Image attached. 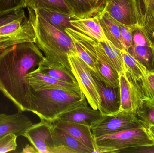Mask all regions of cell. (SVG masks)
Listing matches in <instances>:
<instances>
[{
  "label": "cell",
  "instance_id": "obj_11",
  "mask_svg": "<svg viewBox=\"0 0 154 153\" xmlns=\"http://www.w3.org/2000/svg\"><path fill=\"white\" fill-rule=\"evenodd\" d=\"M53 123L41 119L38 124L32 125L24 133L26 137L38 153H49L52 146Z\"/></svg>",
  "mask_w": 154,
  "mask_h": 153
},
{
  "label": "cell",
  "instance_id": "obj_30",
  "mask_svg": "<svg viewBox=\"0 0 154 153\" xmlns=\"http://www.w3.org/2000/svg\"><path fill=\"white\" fill-rule=\"evenodd\" d=\"M72 39L75 44L77 54L79 57L85 63L91 70L95 72L96 71L95 65L97 63L96 55H94L83 45H82L75 40L73 39Z\"/></svg>",
  "mask_w": 154,
  "mask_h": 153
},
{
  "label": "cell",
  "instance_id": "obj_16",
  "mask_svg": "<svg viewBox=\"0 0 154 153\" xmlns=\"http://www.w3.org/2000/svg\"><path fill=\"white\" fill-rule=\"evenodd\" d=\"M53 125L63 130L82 143L89 148L94 153L96 150L95 137L89 126L68 121L56 120Z\"/></svg>",
  "mask_w": 154,
  "mask_h": 153
},
{
  "label": "cell",
  "instance_id": "obj_32",
  "mask_svg": "<svg viewBox=\"0 0 154 153\" xmlns=\"http://www.w3.org/2000/svg\"><path fill=\"white\" fill-rule=\"evenodd\" d=\"M17 136L10 134L0 139V153L8 152L15 151L17 147L16 143Z\"/></svg>",
  "mask_w": 154,
  "mask_h": 153
},
{
  "label": "cell",
  "instance_id": "obj_33",
  "mask_svg": "<svg viewBox=\"0 0 154 153\" xmlns=\"http://www.w3.org/2000/svg\"><path fill=\"white\" fill-rule=\"evenodd\" d=\"M25 7V0H0V13Z\"/></svg>",
  "mask_w": 154,
  "mask_h": 153
},
{
  "label": "cell",
  "instance_id": "obj_12",
  "mask_svg": "<svg viewBox=\"0 0 154 153\" xmlns=\"http://www.w3.org/2000/svg\"><path fill=\"white\" fill-rule=\"evenodd\" d=\"M93 45L97 58L95 72L106 83L113 87H119V74L109 61L101 43L93 38Z\"/></svg>",
  "mask_w": 154,
  "mask_h": 153
},
{
  "label": "cell",
  "instance_id": "obj_27",
  "mask_svg": "<svg viewBox=\"0 0 154 153\" xmlns=\"http://www.w3.org/2000/svg\"><path fill=\"white\" fill-rule=\"evenodd\" d=\"M100 42L109 61L119 75L126 73V69L121 54V50L116 47L109 40Z\"/></svg>",
  "mask_w": 154,
  "mask_h": 153
},
{
  "label": "cell",
  "instance_id": "obj_20",
  "mask_svg": "<svg viewBox=\"0 0 154 153\" xmlns=\"http://www.w3.org/2000/svg\"><path fill=\"white\" fill-rule=\"evenodd\" d=\"M52 146L50 150L52 147L62 146L73 150L75 153H92L89 148L54 125L52 128Z\"/></svg>",
  "mask_w": 154,
  "mask_h": 153
},
{
  "label": "cell",
  "instance_id": "obj_39",
  "mask_svg": "<svg viewBox=\"0 0 154 153\" xmlns=\"http://www.w3.org/2000/svg\"><path fill=\"white\" fill-rule=\"evenodd\" d=\"M153 49H154V46H153Z\"/></svg>",
  "mask_w": 154,
  "mask_h": 153
},
{
  "label": "cell",
  "instance_id": "obj_38",
  "mask_svg": "<svg viewBox=\"0 0 154 153\" xmlns=\"http://www.w3.org/2000/svg\"><path fill=\"white\" fill-rule=\"evenodd\" d=\"M92 1L95 4L99 5V2L100 1V0H92Z\"/></svg>",
  "mask_w": 154,
  "mask_h": 153
},
{
  "label": "cell",
  "instance_id": "obj_13",
  "mask_svg": "<svg viewBox=\"0 0 154 153\" xmlns=\"http://www.w3.org/2000/svg\"><path fill=\"white\" fill-rule=\"evenodd\" d=\"M87 100L79 106L60 114L57 120L79 123L90 126L103 117L99 110L88 107Z\"/></svg>",
  "mask_w": 154,
  "mask_h": 153
},
{
  "label": "cell",
  "instance_id": "obj_18",
  "mask_svg": "<svg viewBox=\"0 0 154 153\" xmlns=\"http://www.w3.org/2000/svg\"><path fill=\"white\" fill-rule=\"evenodd\" d=\"M36 70L41 73L65 82L78 84L72 71L63 65L50 61L45 57Z\"/></svg>",
  "mask_w": 154,
  "mask_h": 153
},
{
  "label": "cell",
  "instance_id": "obj_22",
  "mask_svg": "<svg viewBox=\"0 0 154 153\" xmlns=\"http://www.w3.org/2000/svg\"><path fill=\"white\" fill-rule=\"evenodd\" d=\"M141 16V30L154 45V0H137Z\"/></svg>",
  "mask_w": 154,
  "mask_h": 153
},
{
  "label": "cell",
  "instance_id": "obj_37",
  "mask_svg": "<svg viewBox=\"0 0 154 153\" xmlns=\"http://www.w3.org/2000/svg\"><path fill=\"white\" fill-rule=\"evenodd\" d=\"M146 130L154 143V125H150Z\"/></svg>",
  "mask_w": 154,
  "mask_h": 153
},
{
  "label": "cell",
  "instance_id": "obj_24",
  "mask_svg": "<svg viewBox=\"0 0 154 153\" xmlns=\"http://www.w3.org/2000/svg\"><path fill=\"white\" fill-rule=\"evenodd\" d=\"M154 46L132 44L126 50L149 71H154Z\"/></svg>",
  "mask_w": 154,
  "mask_h": 153
},
{
  "label": "cell",
  "instance_id": "obj_25",
  "mask_svg": "<svg viewBox=\"0 0 154 153\" xmlns=\"http://www.w3.org/2000/svg\"><path fill=\"white\" fill-rule=\"evenodd\" d=\"M26 7L34 10L47 9L74 15V12L64 0H25Z\"/></svg>",
  "mask_w": 154,
  "mask_h": 153
},
{
  "label": "cell",
  "instance_id": "obj_31",
  "mask_svg": "<svg viewBox=\"0 0 154 153\" xmlns=\"http://www.w3.org/2000/svg\"><path fill=\"white\" fill-rule=\"evenodd\" d=\"M117 23L119 27L120 40L123 49L127 50L132 45L133 32L136 29L139 28L126 26L119 23L118 22H117Z\"/></svg>",
  "mask_w": 154,
  "mask_h": 153
},
{
  "label": "cell",
  "instance_id": "obj_10",
  "mask_svg": "<svg viewBox=\"0 0 154 153\" xmlns=\"http://www.w3.org/2000/svg\"><path fill=\"white\" fill-rule=\"evenodd\" d=\"M25 81L31 88L35 90H60L83 94L78 84L65 82L57 80L41 73L36 69L26 75Z\"/></svg>",
  "mask_w": 154,
  "mask_h": 153
},
{
  "label": "cell",
  "instance_id": "obj_9",
  "mask_svg": "<svg viewBox=\"0 0 154 153\" xmlns=\"http://www.w3.org/2000/svg\"><path fill=\"white\" fill-rule=\"evenodd\" d=\"M90 71L100 99L98 110L102 116L113 115L119 112L121 105L119 86L115 87L109 85L101 80L94 71L91 69Z\"/></svg>",
  "mask_w": 154,
  "mask_h": 153
},
{
  "label": "cell",
  "instance_id": "obj_35",
  "mask_svg": "<svg viewBox=\"0 0 154 153\" xmlns=\"http://www.w3.org/2000/svg\"><path fill=\"white\" fill-rule=\"evenodd\" d=\"M119 153H154V144L128 147L118 151Z\"/></svg>",
  "mask_w": 154,
  "mask_h": 153
},
{
  "label": "cell",
  "instance_id": "obj_15",
  "mask_svg": "<svg viewBox=\"0 0 154 153\" xmlns=\"http://www.w3.org/2000/svg\"><path fill=\"white\" fill-rule=\"evenodd\" d=\"M120 110L136 112L140 102L141 96L128 74L119 75Z\"/></svg>",
  "mask_w": 154,
  "mask_h": 153
},
{
  "label": "cell",
  "instance_id": "obj_2",
  "mask_svg": "<svg viewBox=\"0 0 154 153\" xmlns=\"http://www.w3.org/2000/svg\"><path fill=\"white\" fill-rule=\"evenodd\" d=\"M29 18L36 35V43L48 60L58 63L72 71L69 54L78 55L72 39L64 31L47 22L34 10L28 8Z\"/></svg>",
  "mask_w": 154,
  "mask_h": 153
},
{
  "label": "cell",
  "instance_id": "obj_4",
  "mask_svg": "<svg viewBox=\"0 0 154 153\" xmlns=\"http://www.w3.org/2000/svg\"><path fill=\"white\" fill-rule=\"evenodd\" d=\"M94 153H115L128 147L154 144L144 128L124 130L95 138Z\"/></svg>",
  "mask_w": 154,
  "mask_h": 153
},
{
  "label": "cell",
  "instance_id": "obj_34",
  "mask_svg": "<svg viewBox=\"0 0 154 153\" xmlns=\"http://www.w3.org/2000/svg\"><path fill=\"white\" fill-rule=\"evenodd\" d=\"M26 17L25 12L23 9L0 13V27L13 21L20 19Z\"/></svg>",
  "mask_w": 154,
  "mask_h": 153
},
{
  "label": "cell",
  "instance_id": "obj_21",
  "mask_svg": "<svg viewBox=\"0 0 154 153\" xmlns=\"http://www.w3.org/2000/svg\"><path fill=\"white\" fill-rule=\"evenodd\" d=\"M34 11L51 25L64 32L67 28L75 29L70 23V21L79 19L74 15L49 9H38L34 10Z\"/></svg>",
  "mask_w": 154,
  "mask_h": 153
},
{
  "label": "cell",
  "instance_id": "obj_3",
  "mask_svg": "<svg viewBox=\"0 0 154 153\" xmlns=\"http://www.w3.org/2000/svg\"><path fill=\"white\" fill-rule=\"evenodd\" d=\"M86 100L84 94L60 90H35L29 86V111L40 119L51 123H54L63 112L79 106Z\"/></svg>",
  "mask_w": 154,
  "mask_h": 153
},
{
  "label": "cell",
  "instance_id": "obj_1",
  "mask_svg": "<svg viewBox=\"0 0 154 153\" xmlns=\"http://www.w3.org/2000/svg\"><path fill=\"white\" fill-rule=\"evenodd\" d=\"M44 57L32 42L16 44L0 51V91L20 111H29V85L25 76Z\"/></svg>",
  "mask_w": 154,
  "mask_h": 153
},
{
  "label": "cell",
  "instance_id": "obj_36",
  "mask_svg": "<svg viewBox=\"0 0 154 153\" xmlns=\"http://www.w3.org/2000/svg\"><path fill=\"white\" fill-rule=\"evenodd\" d=\"M21 153H38V151L33 146L26 144L23 148Z\"/></svg>",
  "mask_w": 154,
  "mask_h": 153
},
{
  "label": "cell",
  "instance_id": "obj_17",
  "mask_svg": "<svg viewBox=\"0 0 154 153\" xmlns=\"http://www.w3.org/2000/svg\"><path fill=\"white\" fill-rule=\"evenodd\" d=\"M104 6V4L96 14L100 25L107 40L119 49L123 50L117 22L109 15Z\"/></svg>",
  "mask_w": 154,
  "mask_h": 153
},
{
  "label": "cell",
  "instance_id": "obj_23",
  "mask_svg": "<svg viewBox=\"0 0 154 153\" xmlns=\"http://www.w3.org/2000/svg\"><path fill=\"white\" fill-rule=\"evenodd\" d=\"M72 9L75 16L85 19L95 16L103 5L95 4L92 0H64Z\"/></svg>",
  "mask_w": 154,
  "mask_h": 153
},
{
  "label": "cell",
  "instance_id": "obj_7",
  "mask_svg": "<svg viewBox=\"0 0 154 153\" xmlns=\"http://www.w3.org/2000/svg\"><path fill=\"white\" fill-rule=\"evenodd\" d=\"M69 62L77 82L90 106L99 108L100 101L91 73L90 69L78 55L69 54Z\"/></svg>",
  "mask_w": 154,
  "mask_h": 153
},
{
  "label": "cell",
  "instance_id": "obj_14",
  "mask_svg": "<svg viewBox=\"0 0 154 153\" xmlns=\"http://www.w3.org/2000/svg\"><path fill=\"white\" fill-rule=\"evenodd\" d=\"M22 111L13 115L0 114V139L10 134L23 136L26 131L32 125V122Z\"/></svg>",
  "mask_w": 154,
  "mask_h": 153
},
{
  "label": "cell",
  "instance_id": "obj_8",
  "mask_svg": "<svg viewBox=\"0 0 154 153\" xmlns=\"http://www.w3.org/2000/svg\"><path fill=\"white\" fill-rule=\"evenodd\" d=\"M104 8L119 23L140 28L141 17L137 0H104Z\"/></svg>",
  "mask_w": 154,
  "mask_h": 153
},
{
  "label": "cell",
  "instance_id": "obj_26",
  "mask_svg": "<svg viewBox=\"0 0 154 153\" xmlns=\"http://www.w3.org/2000/svg\"><path fill=\"white\" fill-rule=\"evenodd\" d=\"M141 96L142 100L154 101V71H148L143 78L136 81L127 72Z\"/></svg>",
  "mask_w": 154,
  "mask_h": 153
},
{
  "label": "cell",
  "instance_id": "obj_6",
  "mask_svg": "<svg viewBox=\"0 0 154 153\" xmlns=\"http://www.w3.org/2000/svg\"><path fill=\"white\" fill-rule=\"evenodd\" d=\"M36 40L33 24L29 18L26 17L0 27V51L20 43H35Z\"/></svg>",
  "mask_w": 154,
  "mask_h": 153
},
{
  "label": "cell",
  "instance_id": "obj_19",
  "mask_svg": "<svg viewBox=\"0 0 154 153\" xmlns=\"http://www.w3.org/2000/svg\"><path fill=\"white\" fill-rule=\"evenodd\" d=\"M70 23L76 30L82 32L99 42L107 40L96 15L90 18L71 20Z\"/></svg>",
  "mask_w": 154,
  "mask_h": 153
},
{
  "label": "cell",
  "instance_id": "obj_29",
  "mask_svg": "<svg viewBox=\"0 0 154 153\" xmlns=\"http://www.w3.org/2000/svg\"><path fill=\"white\" fill-rule=\"evenodd\" d=\"M136 112L148 127L154 125V101L142 100Z\"/></svg>",
  "mask_w": 154,
  "mask_h": 153
},
{
  "label": "cell",
  "instance_id": "obj_28",
  "mask_svg": "<svg viewBox=\"0 0 154 153\" xmlns=\"http://www.w3.org/2000/svg\"><path fill=\"white\" fill-rule=\"evenodd\" d=\"M127 72L132 78L139 81L144 78L148 70L140 62L135 59L126 50H121Z\"/></svg>",
  "mask_w": 154,
  "mask_h": 153
},
{
  "label": "cell",
  "instance_id": "obj_5",
  "mask_svg": "<svg viewBox=\"0 0 154 153\" xmlns=\"http://www.w3.org/2000/svg\"><path fill=\"white\" fill-rule=\"evenodd\" d=\"M148 127L147 124L139 117L136 112L120 110L116 114L103 116L92 123L91 132L95 138L124 130Z\"/></svg>",
  "mask_w": 154,
  "mask_h": 153
}]
</instances>
